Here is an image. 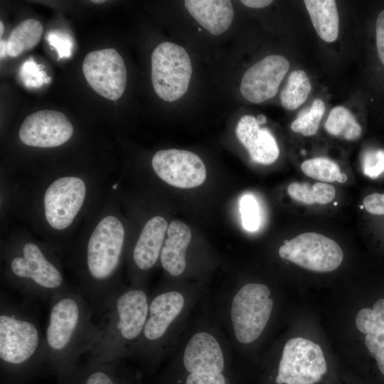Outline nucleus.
<instances>
[{"instance_id": "nucleus-1", "label": "nucleus", "mask_w": 384, "mask_h": 384, "mask_svg": "<svg viewBox=\"0 0 384 384\" xmlns=\"http://www.w3.org/2000/svg\"><path fill=\"white\" fill-rule=\"evenodd\" d=\"M168 356L172 384H236L233 348L214 319L190 320Z\"/></svg>"}, {"instance_id": "nucleus-2", "label": "nucleus", "mask_w": 384, "mask_h": 384, "mask_svg": "<svg viewBox=\"0 0 384 384\" xmlns=\"http://www.w3.org/2000/svg\"><path fill=\"white\" fill-rule=\"evenodd\" d=\"M93 316L90 302L80 289L68 288L52 298L44 331L46 360L66 366L90 353L100 336Z\"/></svg>"}, {"instance_id": "nucleus-3", "label": "nucleus", "mask_w": 384, "mask_h": 384, "mask_svg": "<svg viewBox=\"0 0 384 384\" xmlns=\"http://www.w3.org/2000/svg\"><path fill=\"white\" fill-rule=\"evenodd\" d=\"M149 299L140 286L121 287L100 315L99 339L90 352L92 361L111 362L134 355L148 316Z\"/></svg>"}, {"instance_id": "nucleus-4", "label": "nucleus", "mask_w": 384, "mask_h": 384, "mask_svg": "<svg viewBox=\"0 0 384 384\" xmlns=\"http://www.w3.org/2000/svg\"><path fill=\"white\" fill-rule=\"evenodd\" d=\"M202 294L165 289L150 294L148 316L134 355L150 362L169 356Z\"/></svg>"}, {"instance_id": "nucleus-5", "label": "nucleus", "mask_w": 384, "mask_h": 384, "mask_svg": "<svg viewBox=\"0 0 384 384\" xmlns=\"http://www.w3.org/2000/svg\"><path fill=\"white\" fill-rule=\"evenodd\" d=\"M271 295L270 287L258 282L221 294L215 320L232 348L249 346L260 337L273 310Z\"/></svg>"}, {"instance_id": "nucleus-6", "label": "nucleus", "mask_w": 384, "mask_h": 384, "mask_svg": "<svg viewBox=\"0 0 384 384\" xmlns=\"http://www.w3.org/2000/svg\"><path fill=\"white\" fill-rule=\"evenodd\" d=\"M0 360L21 367L46 360L44 331L29 304L0 296Z\"/></svg>"}, {"instance_id": "nucleus-7", "label": "nucleus", "mask_w": 384, "mask_h": 384, "mask_svg": "<svg viewBox=\"0 0 384 384\" xmlns=\"http://www.w3.org/2000/svg\"><path fill=\"white\" fill-rule=\"evenodd\" d=\"M14 285L26 301L48 302L68 287L60 270L33 242L25 243L9 261Z\"/></svg>"}, {"instance_id": "nucleus-8", "label": "nucleus", "mask_w": 384, "mask_h": 384, "mask_svg": "<svg viewBox=\"0 0 384 384\" xmlns=\"http://www.w3.org/2000/svg\"><path fill=\"white\" fill-rule=\"evenodd\" d=\"M151 82L156 95L173 102L187 91L192 75L190 57L186 50L174 43L163 42L151 54Z\"/></svg>"}, {"instance_id": "nucleus-9", "label": "nucleus", "mask_w": 384, "mask_h": 384, "mask_svg": "<svg viewBox=\"0 0 384 384\" xmlns=\"http://www.w3.org/2000/svg\"><path fill=\"white\" fill-rule=\"evenodd\" d=\"M328 366L321 347L311 341L292 338L284 344L274 377L276 384H317Z\"/></svg>"}, {"instance_id": "nucleus-10", "label": "nucleus", "mask_w": 384, "mask_h": 384, "mask_svg": "<svg viewBox=\"0 0 384 384\" xmlns=\"http://www.w3.org/2000/svg\"><path fill=\"white\" fill-rule=\"evenodd\" d=\"M279 256L294 264L318 272L336 270L343 253L332 239L317 233H304L290 240H284L278 250Z\"/></svg>"}, {"instance_id": "nucleus-11", "label": "nucleus", "mask_w": 384, "mask_h": 384, "mask_svg": "<svg viewBox=\"0 0 384 384\" xmlns=\"http://www.w3.org/2000/svg\"><path fill=\"white\" fill-rule=\"evenodd\" d=\"M82 73L90 86L108 100H118L125 90L126 67L123 58L114 48L87 53L82 63Z\"/></svg>"}, {"instance_id": "nucleus-12", "label": "nucleus", "mask_w": 384, "mask_h": 384, "mask_svg": "<svg viewBox=\"0 0 384 384\" xmlns=\"http://www.w3.org/2000/svg\"><path fill=\"white\" fill-rule=\"evenodd\" d=\"M85 194V184L80 178L64 176L53 182L43 198L48 224L56 230L70 225L83 204Z\"/></svg>"}, {"instance_id": "nucleus-13", "label": "nucleus", "mask_w": 384, "mask_h": 384, "mask_svg": "<svg viewBox=\"0 0 384 384\" xmlns=\"http://www.w3.org/2000/svg\"><path fill=\"white\" fill-rule=\"evenodd\" d=\"M153 169L168 184L180 188L201 185L206 178V169L196 154L176 149L158 151L151 159Z\"/></svg>"}, {"instance_id": "nucleus-14", "label": "nucleus", "mask_w": 384, "mask_h": 384, "mask_svg": "<svg viewBox=\"0 0 384 384\" xmlns=\"http://www.w3.org/2000/svg\"><path fill=\"white\" fill-rule=\"evenodd\" d=\"M73 133V125L63 113L45 110L26 117L20 127L18 136L27 146L51 148L65 143Z\"/></svg>"}, {"instance_id": "nucleus-15", "label": "nucleus", "mask_w": 384, "mask_h": 384, "mask_svg": "<svg viewBox=\"0 0 384 384\" xmlns=\"http://www.w3.org/2000/svg\"><path fill=\"white\" fill-rule=\"evenodd\" d=\"M289 69L288 60L281 55H270L244 73L240 92L248 101L261 103L274 97Z\"/></svg>"}, {"instance_id": "nucleus-16", "label": "nucleus", "mask_w": 384, "mask_h": 384, "mask_svg": "<svg viewBox=\"0 0 384 384\" xmlns=\"http://www.w3.org/2000/svg\"><path fill=\"white\" fill-rule=\"evenodd\" d=\"M235 134L253 161L268 165L277 159L279 149L274 137L267 129L260 127L254 116H242L238 122Z\"/></svg>"}, {"instance_id": "nucleus-17", "label": "nucleus", "mask_w": 384, "mask_h": 384, "mask_svg": "<svg viewBox=\"0 0 384 384\" xmlns=\"http://www.w3.org/2000/svg\"><path fill=\"white\" fill-rule=\"evenodd\" d=\"M167 235L161 251L160 262L170 276L177 277L185 272L187 266L186 254L191 233L188 225L175 220L169 225Z\"/></svg>"}, {"instance_id": "nucleus-18", "label": "nucleus", "mask_w": 384, "mask_h": 384, "mask_svg": "<svg viewBox=\"0 0 384 384\" xmlns=\"http://www.w3.org/2000/svg\"><path fill=\"white\" fill-rule=\"evenodd\" d=\"M168 226L161 216L153 217L144 225L132 252L134 265L140 271L150 270L160 257Z\"/></svg>"}, {"instance_id": "nucleus-19", "label": "nucleus", "mask_w": 384, "mask_h": 384, "mask_svg": "<svg viewBox=\"0 0 384 384\" xmlns=\"http://www.w3.org/2000/svg\"><path fill=\"white\" fill-rule=\"evenodd\" d=\"M184 6L191 16L214 36L225 32L234 16L232 3L228 0H186Z\"/></svg>"}, {"instance_id": "nucleus-20", "label": "nucleus", "mask_w": 384, "mask_h": 384, "mask_svg": "<svg viewBox=\"0 0 384 384\" xmlns=\"http://www.w3.org/2000/svg\"><path fill=\"white\" fill-rule=\"evenodd\" d=\"M304 5L317 34L324 41H335L339 32V16L334 0H305Z\"/></svg>"}, {"instance_id": "nucleus-21", "label": "nucleus", "mask_w": 384, "mask_h": 384, "mask_svg": "<svg viewBox=\"0 0 384 384\" xmlns=\"http://www.w3.org/2000/svg\"><path fill=\"white\" fill-rule=\"evenodd\" d=\"M43 26L34 18L21 22L11 32L7 42V55L14 58L36 46L41 40Z\"/></svg>"}, {"instance_id": "nucleus-22", "label": "nucleus", "mask_w": 384, "mask_h": 384, "mask_svg": "<svg viewBox=\"0 0 384 384\" xmlns=\"http://www.w3.org/2000/svg\"><path fill=\"white\" fill-rule=\"evenodd\" d=\"M311 90V85L306 73L302 70L292 71L280 93L282 105L289 110H294L305 102Z\"/></svg>"}, {"instance_id": "nucleus-23", "label": "nucleus", "mask_w": 384, "mask_h": 384, "mask_svg": "<svg viewBox=\"0 0 384 384\" xmlns=\"http://www.w3.org/2000/svg\"><path fill=\"white\" fill-rule=\"evenodd\" d=\"M326 130L331 135L347 140H356L361 135V127L353 114L343 106L334 107L325 122Z\"/></svg>"}, {"instance_id": "nucleus-24", "label": "nucleus", "mask_w": 384, "mask_h": 384, "mask_svg": "<svg viewBox=\"0 0 384 384\" xmlns=\"http://www.w3.org/2000/svg\"><path fill=\"white\" fill-rule=\"evenodd\" d=\"M287 193L294 200L306 204H326L334 198L336 190L326 183L309 184L294 182L288 186Z\"/></svg>"}, {"instance_id": "nucleus-25", "label": "nucleus", "mask_w": 384, "mask_h": 384, "mask_svg": "<svg viewBox=\"0 0 384 384\" xmlns=\"http://www.w3.org/2000/svg\"><path fill=\"white\" fill-rule=\"evenodd\" d=\"M356 326L366 334L384 332V299L377 301L372 309H361L356 314Z\"/></svg>"}, {"instance_id": "nucleus-26", "label": "nucleus", "mask_w": 384, "mask_h": 384, "mask_svg": "<svg viewBox=\"0 0 384 384\" xmlns=\"http://www.w3.org/2000/svg\"><path fill=\"white\" fill-rule=\"evenodd\" d=\"M324 111V102L319 98L314 100L310 109L293 121L291 125L292 131L306 137L314 135L318 131Z\"/></svg>"}, {"instance_id": "nucleus-27", "label": "nucleus", "mask_w": 384, "mask_h": 384, "mask_svg": "<svg viewBox=\"0 0 384 384\" xmlns=\"http://www.w3.org/2000/svg\"><path fill=\"white\" fill-rule=\"evenodd\" d=\"M301 169L306 176L324 182L337 181L341 174L336 163L324 157L304 161L301 165Z\"/></svg>"}, {"instance_id": "nucleus-28", "label": "nucleus", "mask_w": 384, "mask_h": 384, "mask_svg": "<svg viewBox=\"0 0 384 384\" xmlns=\"http://www.w3.org/2000/svg\"><path fill=\"white\" fill-rule=\"evenodd\" d=\"M240 211L243 228L250 232L257 230L261 223V213L256 198L250 194L243 196L240 201Z\"/></svg>"}, {"instance_id": "nucleus-29", "label": "nucleus", "mask_w": 384, "mask_h": 384, "mask_svg": "<svg viewBox=\"0 0 384 384\" xmlns=\"http://www.w3.org/2000/svg\"><path fill=\"white\" fill-rule=\"evenodd\" d=\"M19 75L27 87H39L48 82V77L41 67L31 58L23 63Z\"/></svg>"}, {"instance_id": "nucleus-30", "label": "nucleus", "mask_w": 384, "mask_h": 384, "mask_svg": "<svg viewBox=\"0 0 384 384\" xmlns=\"http://www.w3.org/2000/svg\"><path fill=\"white\" fill-rule=\"evenodd\" d=\"M49 44L57 51L58 58H67L72 55L73 41L66 33L55 30L49 32L46 36Z\"/></svg>"}, {"instance_id": "nucleus-31", "label": "nucleus", "mask_w": 384, "mask_h": 384, "mask_svg": "<svg viewBox=\"0 0 384 384\" xmlns=\"http://www.w3.org/2000/svg\"><path fill=\"white\" fill-rule=\"evenodd\" d=\"M363 171L366 176L375 178L384 171V150L370 151L363 159Z\"/></svg>"}, {"instance_id": "nucleus-32", "label": "nucleus", "mask_w": 384, "mask_h": 384, "mask_svg": "<svg viewBox=\"0 0 384 384\" xmlns=\"http://www.w3.org/2000/svg\"><path fill=\"white\" fill-rule=\"evenodd\" d=\"M365 343L373 355L381 373L384 375V332L367 334Z\"/></svg>"}, {"instance_id": "nucleus-33", "label": "nucleus", "mask_w": 384, "mask_h": 384, "mask_svg": "<svg viewBox=\"0 0 384 384\" xmlns=\"http://www.w3.org/2000/svg\"><path fill=\"white\" fill-rule=\"evenodd\" d=\"M363 206L371 214L384 215V193H374L367 196Z\"/></svg>"}, {"instance_id": "nucleus-34", "label": "nucleus", "mask_w": 384, "mask_h": 384, "mask_svg": "<svg viewBox=\"0 0 384 384\" xmlns=\"http://www.w3.org/2000/svg\"><path fill=\"white\" fill-rule=\"evenodd\" d=\"M375 41L378 57L384 65V9L379 13L377 17Z\"/></svg>"}, {"instance_id": "nucleus-35", "label": "nucleus", "mask_w": 384, "mask_h": 384, "mask_svg": "<svg viewBox=\"0 0 384 384\" xmlns=\"http://www.w3.org/2000/svg\"><path fill=\"white\" fill-rule=\"evenodd\" d=\"M83 384H116L112 376L105 369L93 368L92 371L87 373Z\"/></svg>"}, {"instance_id": "nucleus-36", "label": "nucleus", "mask_w": 384, "mask_h": 384, "mask_svg": "<svg viewBox=\"0 0 384 384\" xmlns=\"http://www.w3.org/2000/svg\"><path fill=\"white\" fill-rule=\"evenodd\" d=\"M240 2L245 6L253 8V9H260L264 8L269 6L272 1L271 0H242Z\"/></svg>"}, {"instance_id": "nucleus-37", "label": "nucleus", "mask_w": 384, "mask_h": 384, "mask_svg": "<svg viewBox=\"0 0 384 384\" xmlns=\"http://www.w3.org/2000/svg\"><path fill=\"white\" fill-rule=\"evenodd\" d=\"M7 55V42L5 40H1L0 41V57L4 58Z\"/></svg>"}, {"instance_id": "nucleus-38", "label": "nucleus", "mask_w": 384, "mask_h": 384, "mask_svg": "<svg viewBox=\"0 0 384 384\" xmlns=\"http://www.w3.org/2000/svg\"><path fill=\"white\" fill-rule=\"evenodd\" d=\"M256 119L260 125L265 124L267 121L266 117L263 114H259Z\"/></svg>"}, {"instance_id": "nucleus-39", "label": "nucleus", "mask_w": 384, "mask_h": 384, "mask_svg": "<svg viewBox=\"0 0 384 384\" xmlns=\"http://www.w3.org/2000/svg\"><path fill=\"white\" fill-rule=\"evenodd\" d=\"M347 180V176L344 173L341 172L336 181L340 183H344Z\"/></svg>"}, {"instance_id": "nucleus-40", "label": "nucleus", "mask_w": 384, "mask_h": 384, "mask_svg": "<svg viewBox=\"0 0 384 384\" xmlns=\"http://www.w3.org/2000/svg\"><path fill=\"white\" fill-rule=\"evenodd\" d=\"M3 32H4V24H3L2 21H0V34H1V36H2Z\"/></svg>"}, {"instance_id": "nucleus-41", "label": "nucleus", "mask_w": 384, "mask_h": 384, "mask_svg": "<svg viewBox=\"0 0 384 384\" xmlns=\"http://www.w3.org/2000/svg\"><path fill=\"white\" fill-rule=\"evenodd\" d=\"M92 1L95 4H101V3H104L105 1Z\"/></svg>"}, {"instance_id": "nucleus-42", "label": "nucleus", "mask_w": 384, "mask_h": 384, "mask_svg": "<svg viewBox=\"0 0 384 384\" xmlns=\"http://www.w3.org/2000/svg\"><path fill=\"white\" fill-rule=\"evenodd\" d=\"M117 183H114V184L112 186V188H113V189L117 188Z\"/></svg>"}, {"instance_id": "nucleus-43", "label": "nucleus", "mask_w": 384, "mask_h": 384, "mask_svg": "<svg viewBox=\"0 0 384 384\" xmlns=\"http://www.w3.org/2000/svg\"><path fill=\"white\" fill-rule=\"evenodd\" d=\"M360 208H361V209H363L364 207H363V206H361Z\"/></svg>"}]
</instances>
